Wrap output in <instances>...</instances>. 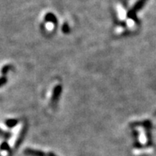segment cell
Masks as SVG:
<instances>
[{"mask_svg":"<svg viewBox=\"0 0 156 156\" xmlns=\"http://www.w3.org/2000/svg\"><path fill=\"white\" fill-rule=\"evenodd\" d=\"M7 77H0V87H2L4 84H7Z\"/></svg>","mask_w":156,"mask_h":156,"instance_id":"obj_10","label":"cell"},{"mask_svg":"<svg viewBox=\"0 0 156 156\" xmlns=\"http://www.w3.org/2000/svg\"><path fill=\"white\" fill-rule=\"evenodd\" d=\"M45 19L47 22H50V23H52L53 24H57V19L56 18V16L54 15L52 13H48L47 14L45 17Z\"/></svg>","mask_w":156,"mask_h":156,"instance_id":"obj_5","label":"cell"},{"mask_svg":"<svg viewBox=\"0 0 156 156\" xmlns=\"http://www.w3.org/2000/svg\"><path fill=\"white\" fill-rule=\"evenodd\" d=\"M0 149L1 150H9L10 149V146L9 144L7 143V142H3L0 146Z\"/></svg>","mask_w":156,"mask_h":156,"instance_id":"obj_9","label":"cell"},{"mask_svg":"<svg viewBox=\"0 0 156 156\" xmlns=\"http://www.w3.org/2000/svg\"><path fill=\"white\" fill-rule=\"evenodd\" d=\"M62 92V87L60 85L55 86L54 89H53V93H52V98H51V105L52 108H55L56 105L58 103L59 98Z\"/></svg>","mask_w":156,"mask_h":156,"instance_id":"obj_2","label":"cell"},{"mask_svg":"<svg viewBox=\"0 0 156 156\" xmlns=\"http://www.w3.org/2000/svg\"><path fill=\"white\" fill-rule=\"evenodd\" d=\"M11 68L12 66H10V65H6V66H3V67L2 68V69H1V73H2V77H6L7 74V72L11 69Z\"/></svg>","mask_w":156,"mask_h":156,"instance_id":"obj_7","label":"cell"},{"mask_svg":"<svg viewBox=\"0 0 156 156\" xmlns=\"http://www.w3.org/2000/svg\"><path fill=\"white\" fill-rule=\"evenodd\" d=\"M62 31L64 33V34H68L70 32V27H69V25H68V23H64L62 26Z\"/></svg>","mask_w":156,"mask_h":156,"instance_id":"obj_8","label":"cell"},{"mask_svg":"<svg viewBox=\"0 0 156 156\" xmlns=\"http://www.w3.org/2000/svg\"><path fill=\"white\" fill-rule=\"evenodd\" d=\"M18 124V120L16 119H8L5 121V124L7 125L9 128H12V127H15L16 125Z\"/></svg>","mask_w":156,"mask_h":156,"instance_id":"obj_4","label":"cell"},{"mask_svg":"<svg viewBox=\"0 0 156 156\" xmlns=\"http://www.w3.org/2000/svg\"><path fill=\"white\" fill-rule=\"evenodd\" d=\"M25 154H28V155L31 156H46V154L44 152L41 151H37V150L30 149L28 148L25 151Z\"/></svg>","mask_w":156,"mask_h":156,"instance_id":"obj_3","label":"cell"},{"mask_svg":"<svg viewBox=\"0 0 156 156\" xmlns=\"http://www.w3.org/2000/svg\"><path fill=\"white\" fill-rule=\"evenodd\" d=\"M147 2V0H139L138 2L134 5V7L128 12V17L131 18V20L137 22V17H136V12L141 10L144 4Z\"/></svg>","mask_w":156,"mask_h":156,"instance_id":"obj_1","label":"cell"},{"mask_svg":"<svg viewBox=\"0 0 156 156\" xmlns=\"http://www.w3.org/2000/svg\"><path fill=\"white\" fill-rule=\"evenodd\" d=\"M25 127H23L22 131H21L20 135H19V136H18V139H17V141H16L15 142V147H18V145L20 144L21 142L22 141L23 138H24V136H25Z\"/></svg>","mask_w":156,"mask_h":156,"instance_id":"obj_6","label":"cell"},{"mask_svg":"<svg viewBox=\"0 0 156 156\" xmlns=\"http://www.w3.org/2000/svg\"><path fill=\"white\" fill-rule=\"evenodd\" d=\"M48 156H56V154H54L52 152H50L49 154H48Z\"/></svg>","mask_w":156,"mask_h":156,"instance_id":"obj_11","label":"cell"}]
</instances>
